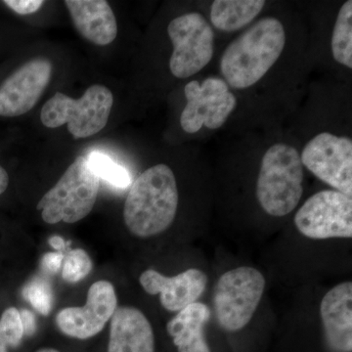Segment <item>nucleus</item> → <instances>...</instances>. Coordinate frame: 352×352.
<instances>
[{"mask_svg":"<svg viewBox=\"0 0 352 352\" xmlns=\"http://www.w3.org/2000/svg\"><path fill=\"white\" fill-rule=\"evenodd\" d=\"M177 208L175 173L166 164H157L131 185L124 203V223L136 237H153L173 224Z\"/></svg>","mask_w":352,"mask_h":352,"instance_id":"f257e3e1","label":"nucleus"},{"mask_svg":"<svg viewBox=\"0 0 352 352\" xmlns=\"http://www.w3.org/2000/svg\"><path fill=\"white\" fill-rule=\"evenodd\" d=\"M285 44L286 32L279 20L258 21L227 46L220 61L222 76L234 88L251 87L276 63Z\"/></svg>","mask_w":352,"mask_h":352,"instance_id":"f03ea898","label":"nucleus"},{"mask_svg":"<svg viewBox=\"0 0 352 352\" xmlns=\"http://www.w3.org/2000/svg\"><path fill=\"white\" fill-rule=\"evenodd\" d=\"M303 166L292 146H271L261 161L256 198L266 214L282 217L291 214L302 196Z\"/></svg>","mask_w":352,"mask_h":352,"instance_id":"7ed1b4c3","label":"nucleus"},{"mask_svg":"<svg viewBox=\"0 0 352 352\" xmlns=\"http://www.w3.org/2000/svg\"><path fill=\"white\" fill-rule=\"evenodd\" d=\"M99 191V177L87 157L80 156L67 168L59 182L39 200L43 221L73 224L87 217L94 210Z\"/></svg>","mask_w":352,"mask_h":352,"instance_id":"20e7f679","label":"nucleus"},{"mask_svg":"<svg viewBox=\"0 0 352 352\" xmlns=\"http://www.w3.org/2000/svg\"><path fill=\"white\" fill-rule=\"evenodd\" d=\"M113 103L112 91L102 85H91L78 99L56 92L44 104L41 120L48 129L67 124L75 139L91 138L107 124Z\"/></svg>","mask_w":352,"mask_h":352,"instance_id":"39448f33","label":"nucleus"},{"mask_svg":"<svg viewBox=\"0 0 352 352\" xmlns=\"http://www.w3.org/2000/svg\"><path fill=\"white\" fill-rule=\"evenodd\" d=\"M265 279L249 266L234 268L220 276L215 285L214 305L220 327L229 332L245 328L263 298Z\"/></svg>","mask_w":352,"mask_h":352,"instance_id":"423d86ee","label":"nucleus"},{"mask_svg":"<svg viewBox=\"0 0 352 352\" xmlns=\"http://www.w3.org/2000/svg\"><path fill=\"white\" fill-rule=\"evenodd\" d=\"M168 34L173 45L170 69L175 78L196 75L212 59L214 31L201 14L187 13L175 18L168 25Z\"/></svg>","mask_w":352,"mask_h":352,"instance_id":"0eeeda50","label":"nucleus"},{"mask_svg":"<svg viewBox=\"0 0 352 352\" xmlns=\"http://www.w3.org/2000/svg\"><path fill=\"white\" fill-rule=\"evenodd\" d=\"M298 230L314 240L352 238V199L342 192H318L298 210L295 217Z\"/></svg>","mask_w":352,"mask_h":352,"instance_id":"6e6552de","label":"nucleus"},{"mask_svg":"<svg viewBox=\"0 0 352 352\" xmlns=\"http://www.w3.org/2000/svg\"><path fill=\"white\" fill-rule=\"evenodd\" d=\"M187 104L180 124L187 133H196L201 127L217 129L223 126L237 106V99L229 91L223 80L208 78L200 85L196 80L185 85Z\"/></svg>","mask_w":352,"mask_h":352,"instance_id":"1a4fd4ad","label":"nucleus"},{"mask_svg":"<svg viewBox=\"0 0 352 352\" xmlns=\"http://www.w3.org/2000/svg\"><path fill=\"white\" fill-rule=\"evenodd\" d=\"M302 166L336 191L352 196V141L322 132L303 148Z\"/></svg>","mask_w":352,"mask_h":352,"instance_id":"9d476101","label":"nucleus"},{"mask_svg":"<svg viewBox=\"0 0 352 352\" xmlns=\"http://www.w3.org/2000/svg\"><path fill=\"white\" fill-rule=\"evenodd\" d=\"M118 308L115 288L106 280L95 282L87 293L82 307L60 310L56 325L60 332L72 339L85 340L100 333Z\"/></svg>","mask_w":352,"mask_h":352,"instance_id":"9b49d317","label":"nucleus"},{"mask_svg":"<svg viewBox=\"0 0 352 352\" xmlns=\"http://www.w3.org/2000/svg\"><path fill=\"white\" fill-rule=\"evenodd\" d=\"M52 64L36 58L21 66L0 85V116L19 117L36 105L50 85Z\"/></svg>","mask_w":352,"mask_h":352,"instance_id":"f8f14e48","label":"nucleus"},{"mask_svg":"<svg viewBox=\"0 0 352 352\" xmlns=\"http://www.w3.org/2000/svg\"><path fill=\"white\" fill-rule=\"evenodd\" d=\"M141 287L149 295H160L161 305L170 312H179L196 302L205 292L208 276L191 268L173 277H166L154 270H148L139 278Z\"/></svg>","mask_w":352,"mask_h":352,"instance_id":"ddd939ff","label":"nucleus"},{"mask_svg":"<svg viewBox=\"0 0 352 352\" xmlns=\"http://www.w3.org/2000/svg\"><path fill=\"white\" fill-rule=\"evenodd\" d=\"M322 324L326 344L332 352L352 351V283L333 287L322 298Z\"/></svg>","mask_w":352,"mask_h":352,"instance_id":"4468645a","label":"nucleus"},{"mask_svg":"<svg viewBox=\"0 0 352 352\" xmlns=\"http://www.w3.org/2000/svg\"><path fill=\"white\" fill-rule=\"evenodd\" d=\"M107 352H155L151 323L138 308L120 307L110 323Z\"/></svg>","mask_w":352,"mask_h":352,"instance_id":"2eb2a0df","label":"nucleus"},{"mask_svg":"<svg viewBox=\"0 0 352 352\" xmlns=\"http://www.w3.org/2000/svg\"><path fill=\"white\" fill-rule=\"evenodd\" d=\"M65 4L76 29L90 43L105 46L117 38V19L105 0H66Z\"/></svg>","mask_w":352,"mask_h":352,"instance_id":"dca6fc26","label":"nucleus"},{"mask_svg":"<svg viewBox=\"0 0 352 352\" xmlns=\"http://www.w3.org/2000/svg\"><path fill=\"white\" fill-rule=\"evenodd\" d=\"M210 318V309L205 303L194 302L177 312L166 324L177 352H210L204 328Z\"/></svg>","mask_w":352,"mask_h":352,"instance_id":"f3484780","label":"nucleus"},{"mask_svg":"<svg viewBox=\"0 0 352 352\" xmlns=\"http://www.w3.org/2000/svg\"><path fill=\"white\" fill-rule=\"evenodd\" d=\"M264 6L263 0H217L210 8V21L220 31H238L256 19Z\"/></svg>","mask_w":352,"mask_h":352,"instance_id":"a211bd4d","label":"nucleus"},{"mask_svg":"<svg viewBox=\"0 0 352 352\" xmlns=\"http://www.w3.org/2000/svg\"><path fill=\"white\" fill-rule=\"evenodd\" d=\"M332 53L338 63L352 69V1L340 7L332 36Z\"/></svg>","mask_w":352,"mask_h":352,"instance_id":"6ab92c4d","label":"nucleus"},{"mask_svg":"<svg viewBox=\"0 0 352 352\" xmlns=\"http://www.w3.org/2000/svg\"><path fill=\"white\" fill-rule=\"evenodd\" d=\"M87 159L90 168L98 177L104 178L106 182L120 188H126L131 185V177L129 171L115 163L107 155L92 152Z\"/></svg>","mask_w":352,"mask_h":352,"instance_id":"aec40b11","label":"nucleus"},{"mask_svg":"<svg viewBox=\"0 0 352 352\" xmlns=\"http://www.w3.org/2000/svg\"><path fill=\"white\" fill-rule=\"evenodd\" d=\"M25 337L24 326L19 310L9 307L0 317V352L18 349Z\"/></svg>","mask_w":352,"mask_h":352,"instance_id":"412c9836","label":"nucleus"},{"mask_svg":"<svg viewBox=\"0 0 352 352\" xmlns=\"http://www.w3.org/2000/svg\"><path fill=\"white\" fill-rule=\"evenodd\" d=\"M92 270V261L85 250L75 249L69 251L64 258L62 276L69 283H76L85 279Z\"/></svg>","mask_w":352,"mask_h":352,"instance_id":"4be33fe9","label":"nucleus"},{"mask_svg":"<svg viewBox=\"0 0 352 352\" xmlns=\"http://www.w3.org/2000/svg\"><path fill=\"white\" fill-rule=\"evenodd\" d=\"M25 298L39 314L44 316L50 314L52 296H51L50 286L45 282H32L25 289Z\"/></svg>","mask_w":352,"mask_h":352,"instance_id":"5701e85b","label":"nucleus"},{"mask_svg":"<svg viewBox=\"0 0 352 352\" xmlns=\"http://www.w3.org/2000/svg\"><path fill=\"white\" fill-rule=\"evenodd\" d=\"M14 12L20 15H29V14L38 12L43 6L44 1L41 0H6L3 1Z\"/></svg>","mask_w":352,"mask_h":352,"instance_id":"b1692460","label":"nucleus"},{"mask_svg":"<svg viewBox=\"0 0 352 352\" xmlns=\"http://www.w3.org/2000/svg\"><path fill=\"white\" fill-rule=\"evenodd\" d=\"M65 256L61 252H50L44 254L43 258V266L44 270L51 273H56L61 268Z\"/></svg>","mask_w":352,"mask_h":352,"instance_id":"393cba45","label":"nucleus"},{"mask_svg":"<svg viewBox=\"0 0 352 352\" xmlns=\"http://www.w3.org/2000/svg\"><path fill=\"white\" fill-rule=\"evenodd\" d=\"M21 318H22L23 326H24L25 336H31L34 332V316L31 312L23 311L20 312Z\"/></svg>","mask_w":352,"mask_h":352,"instance_id":"a878e982","label":"nucleus"},{"mask_svg":"<svg viewBox=\"0 0 352 352\" xmlns=\"http://www.w3.org/2000/svg\"><path fill=\"white\" fill-rule=\"evenodd\" d=\"M9 185V176L7 171L0 166V196L6 191Z\"/></svg>","mask_w":352,"mask_h":352,"instance_id":"bb28decb","label":"nucleus"},{"mask_svg":"<svg viewBox=\"0 0 352 352\" xmlns=\"http://www.w3.org/2000/svg\"><path fill=\"white\" fill-rule=\"evenodd\" d=\"M50 244L52 245L54 249L62 250L65 248V242L62 238L60 237H52L50 240Z\"/></svg>","mask_w":352,"mask_h":352,"instance_id":"cd10ccee","label":"nucleus"},{"mask_svg":"<svg viewBox=\"0 0 352 352\" xmlns=\"http://www.w3.org/2000/svg\"><path fill=\"white\" fill-rule=\"evenodd\" d=\"M34 352H61L59 349H55V347L44 346L41 349H36Z\"/></svg>","mask_w":352,"mask_h":352,"instance_id":"c85d7f7f","label":"nucleus"}]
</instances>
